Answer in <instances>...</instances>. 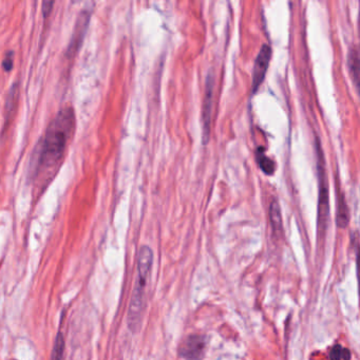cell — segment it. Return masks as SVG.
<instances>
[{"label": "cell", "instance_id": "6da1fadb", "mask_svg": "<svg viewBox=\"0 0 360 360\" xmlns=\"http://www.w3.org/2000/svg\"><path fill=\"white\" fill-rule=\"evenodd\" d=\"M75 123L73 108H62L56 114L36 150L35 176L52 174L57 168L75 129Z\"/></svg>", "mask_w": 360, "mask_h": 360}, {"label": "cell", "instance_id": "7a4b0ae2", "mask_svg": "<svg viewBox=\"0 0 360 360\" xmlns=\"http://www.w3.org/2000/svg\"><path fill=\"white\" fill-rule=\"evenodd\" d=\"M154 253L150 246L141 247L138 258V278L134 285L128 311V325L132 332H138L142 325L146 305V289L152 275Z\"/></svg>", "mask_w": 360, "mask_h": 360}, {"label": "cell", "instance_id": "3957f363", "mask_svg": "<svg viewBox=\"0 0 360 360\" xmlns=\"http://www.w3.org/2000/svg\"><path fill=\"white\" fill-rule=\"evenodd\" d=\"M315 146L317 152L319 182L318 231L319 235L323 236L327 229V219H329V186H327V172H325V156L318 138H316Z\"/></svg>", "mask_w": 360, "mask_h": 360}, {"label": "cell", "instance_id": "277c9868", "mask_svg": "<svg viewBox=\"0 0 360 360\" xmlns=\"http://www.w3.org/2000/svg\"><path fill=\"white\" fill-rule=\"evenodd\" d=\"M92 11H93V6H92L91 8L84 7V9L80 11V13L78 14L75 27H74L73 33H72L71 39H70L69 47H68V55H75L76 52L78 51L80 46L82 45L84 35H86L88 26H89Z\"/></svg>", "mask_w": 360, "mask_h": 360}, {"label": "cell", "instance_id": "5b68a950", "mask_svg": "<svg viewBox=\"0 0 360 360\" xmlns=\"http://www.w3.org/2000/svg\"><path fill=\"white\" fill-rule=\"evenodd\" d=\"M271 46L264 44L261 47L258 55H257L253 69V82H251V93L255 94L257 90L260 88L262 82H264L267 76V69H269V62H271Z\"/></svg>", "mask_w": 360, "mask_h": 360}, {"label": "cell", "instance_id": "8992f818", "mask_svg": "<svg viewBox=\"0 0 360 360\" xmlns=\"http://www.w3.org/2000/svg\"><path fill=\"white\" fill-rule=\"evenodd\" d=\"M215 76L213 72L208 73L205 86L204 102L202 108L203 143L209 141L211 126V114H213V98H214Z\"/></svg>", "mask_w": 360, "mask_h": 360}, {"label": "cell", "instance_id": "52a82bcc", "mask_svg": "<svg viewBox=\"0 0 360 360\" xmlns=\"http://www.w3.org/2000/svg\"><path fill=\"white\" fill-rule=\"evenodd\" d=\"M205 343L204 337L199 335H192L187 338L180 348V355L186 360H201L204 355Z\"/></svg>", "mask_w": 360, "mask_h": 360}, {"label": "cell", "instance_id": "ba28073f", "mask_svg": "<svg viewBox=\"0 0 360 360\" xmlns=\"http://www.w3.org/2000/svg\"><path fill=\"white\" fill-rule=\"evenodd\" d=\"M269 220H271V228L273 234L277 237H281L283 234L282 216H281V208L279 202L273 200L269 206Z\"/></svg>", "mask_w": 360, "mask_h": 360}, {"label": "cell", "instance_id": "9c48e42d", "mask_svg": "<svg viewBox=\"0 0 360 360\" xmlns=\"http://www.w3.org/2000/svg\"><path fill=\"white\" fill-rule=\"evenodd\" d=\"M257 162L261 170L267 176H273L276 170V164L265 154V150L263 147H258L256 152Z\"/></svg>", "mask_w": 360, "mask_h": 360}, {"label": "cell", "instance_id": "30bf717a", "mask_svg": "<svg viewBox=\"0 0 360 360\" xmlns=\"http://www.w3.org/2000/svg\"><path fill=\"white\" fill-rule=\"evenodd\" d=\"M350 214L345 202V195L341 194L338 197L337 205V225L341 228H345L349 224Z\"/></svg>", "mask_w": 360, "mask_h": 360}, {"label": "cell", "instance_id": "8fae6325", "mask_svg": "<svg viewBox=\"0 0 360 360\" xmlns=\"http://www.w3.org/2000/svg\"><path fill=\"white\" fill-rule=\"evenodd\" d=\"M348 66H349L350 71L353 76L354 84L358 87V67H359V56H358V50L356 48L350 50L349 55H348Z\"/></svg>", "mask_w": 360, "mask_h": 360}, {"label": "cell", "instance_id": "7c38bea8", "mask_svg": "<svg viewBox=\"0 0 360 360\" xmlns=\"http://www.w3.org/2000/svg\"><path fill=\"white\" fill-rule=\"evenodd\" d=\"M65 338L62 335V332H58L55 338L53 350H52L51 360H62L64 359V354H65Z\"/></svg>", "mask_w": 360, "mask_h": 360}, {"label": "cell", "instance_id": "4fadbf2b", "mask_svg": "<svg viewBox=\"0 0 360 360\" xmlns=\"http://www.w3.org/2000/svg\"><path fill=\"white\" fill-rule=\"evenodd\" d=\"M330 359L331 360H350L351 353L349 350L343 349L341 345H337L330 352Z\"/></svg>", "mask_w": 360, "mask_h": 360}, {"label": "cell", "instance_id": "5bb4252c", "mask_svg": "<svg viewBox=\"0 0 360 360\" xmlns=\"http://www.w3.org/2000/svg\"><path fill=\"white\" fill-rule=\"evenodd\" d=\"M14 64V52L9 51L6 54L5 60H3V67L5 71H11Z\"/></svg>", "mask_w": 360, "mask_h": 360}, {"label": "cell", "instance_id": "9a60e30c", "mask_svg": "<svg viewBox=\"0 0 360 360\" xmlns=\"http://www.w3.org/2000/svg\"><path fill=\"white\" fill-rule=\"evenodd\" d=\"M53 5L54 3H52V1H44V3H42V13H44L45 17H47V16L49 15Z\"/></svg>", "mask_w": 360, "mask_h": 360}]
</instances>
